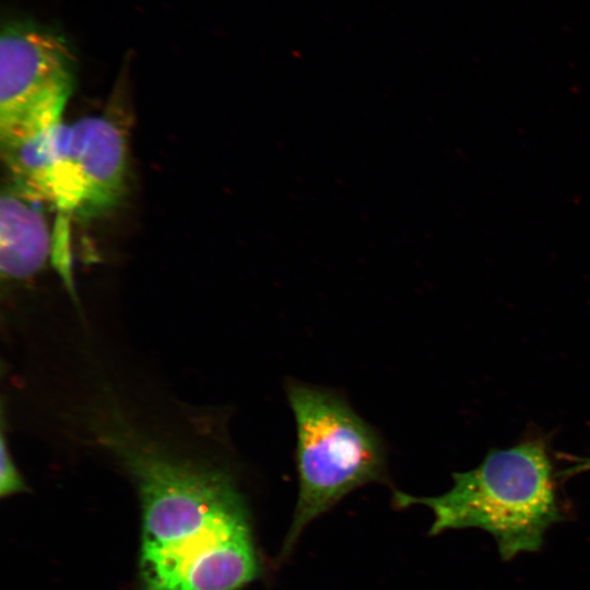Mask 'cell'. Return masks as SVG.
I'll return each instance as SVG.
<instances>
[{"label":"cell","mask_w":590,"mask_h":590,"mask_svg":"<svg viewBox=\"0 0 590 590\" xmlns=\"http://www.w3.org/2000/svg\"><path fill=\"white\" fill-rule=\"evenodd\" d=\"M91 429L138 487L142 590H238L257 577L247 510L228 473L172 456L114 408Z\"/></svg>","instance_id":"cell-1"},{"label":"cell","mask_w":590,"mask_h":590,"mask_svg":"<svg viewBox=\"0 0 590 590\" xmlns=\"http://www.w3.org/2000/svg\"><path fill=\"white\" fill-rule=\"evenodd\" d=\"M545 441L536 436L488 451L472 470L455 473L453 484L435 497L394 493L399 507L421 504L434 515L429 534L475 528L489 533L500 557L539 551L545 533L566 519Z\"/></svg>","instance_id":"cell-2"},{"label":"cell","mask_w":590,"mask_h":590,"mask_svg":"<svg viewBox=\"0 0 590 590\" xmlns=\"http://www.w3.org/2000/svg\"><path fill=\"white\" fill-rule=\"evenodd\" d=\"M1 154L9 176L38 194L61 221L102 217L126 194L127 135L105 115L61 120Z\"/></svg>","instance_id":"cell-3"},{"label":"cell","mask_w":590,"mask_h":590,"mask_svg":"<svg viewBox=\"0 0 590 590\" xmlns=\"http://www.w3.org/2000/svg\"><path fill=\"white\" fill-rule=\"evenodd\" d=\"M286 391L296 424L298 497L282 556L312 520L345 495L386 481L379 436L344 399L297 381H290Z\"/></svg>","instance_id":"cell-4"},{"label":"cell","mask_w":590,"mask_h":590,"mask_svg":"<svg viewBox=\"0 0 590 590\" xmlns=\"http://www.w3.org/2000/svg\"><path fill=\"white\" fill-rule=\"evenodd\" d=\"M75 86V63L62 39L9 24L0 40V143L15 145L60 122Z\"/></svg>","instance_id":"cell-5"},{"label":"cell","mask_w":590,"mask_h":590,"mask_svg":"<svg viewBox=\"0 0 590 590\" xmlns=\"http://www.w3.org/2000/svg\"><path fill=\"white\" fill-rule=\"evenodd\" d=\"M49 205L8 176L0 194V270L3 279L25 281L37 274L55 247Z\"/></svg>","instance_id":"cell-6"},{"label":"cell","mask_w":590,"mask_h":590,"mask_svg":"<svg viewBox=\"0 0 590 590\" xmlns=\"http://www.w3.org/2000/svg\"><path fill=\"white\" fill-rule=\"evenodd\" d=\"M1 473H0V495L9 496L26 489L9 451L4 429H1Z\"/></svg>","instance_id":"cell-7"}]
</instances>
